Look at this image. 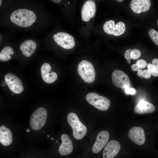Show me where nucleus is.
Masks as SVG:
<instances>
[{"instance_id":"obj_35","label":"nucleus","mask_w":158,"mask_h":158,"mask_svg":"<svg viewBox=\"0 0 158 158\" xmlns=\"http://www.w3.org/2000/svg\"><path fill=\"white\" fill-rule=\"evenodd\" d=\"M141 12H142L141 11H139L138 12V14L140 13Z\"/></svg>"},{"instance_id":"obj_23","label":"nucleus","mask_w":158,"mask_h":158,"mask_svg":"<svg viewBox=\"0 0 158 158\" xmlns=\"http://www.w3.org/2000/svg\"><path fill=\"white\" fill-rule=\"evenodd\" d=\"M141 56V52L138 49H133L132 50L131 56L132 59L136 60L139 58Z\"/></svg>"},{"instance_id":"obj_33","label":"nucleus","mask_w":158,"mask_h":158,"mask_svg":"<svg viewBox=\"0 0 158 158\" xmlns=\"http://www.w3.org/2000/svg\"><path fill=\"white\" fill-rule=\"evenodd\" d=\"M127 62L128 64H129L130 63V60H128L127 61Z\"/></svg>"},{"instance_id":"obj_25","label":"nucleus","mask_w":158,"mask_h":158,"mask_svg":"<svg viewBox=\"0 0 158 158\" xmlns=\"http://www.w3.org/2000/svg\"><path fill=\"white\" fill-rule=\"evenodd\" d=\"M142 76L145 79H148L151 77V74L148 70L145 69L143 71Z\"/></svg>"},{"instance_id":"obj_39","label":"nucleus","mask_w":158,"mask_h":158,"mask_svg":"<svg viewBox=\"0 0 158 158\" xmlns=\"http://www.w3.org/2000/svg\"><path fill=\"white\" fill-rule=\"evenodd\" d=\"M52 139L54 140V139H53V138H51V140H52Z\"/></svg>"},{"instance_id":"obj_5","label":"nucleus","mask_w":158,"mask_h":158,"mask_svg":"<svg viewBox=\"0 0 158 158\" xmlns=\"http://www.w3.org/2000/svg\"><path fill=\"white\" fill-rule=\"evenodd\" d=\"M86 99L90 104L100 110L106 111L110 106V102L108 98L96 93H88L86 96Z\"/></svg>"},{"instance_id":"obj_22","label":"nucleus","mask_w":158,"mask_h":158,"mask_svg":"<svg viewBox=\"0 0 158 158\" xmlns=\"http://www.w3.org/2000/svg\"><path fill=\"white\" fill-rule=\"evenodd\" d=\"M148 34L152 40L158 46V32L154 29H151L149 31Z\"/></svg>"},{"instance_id":"obj_26","label":"nucleus","mask_w":158,"mask_h":158,"mask_svg":"<svg viewBox=\"0 0 158 158\" xmlns=\"http://www.w3.org/2000/svg\"><path fill=\"white\" fill-rule=\"evenodd\" d=\"M132 50L130 49L126 50L124 53V57L125 59L128 60H130L132 58L131 56V52Z\"/></svg>"},{"instance_id":"obj_6","label":"nucleus","mask_w":158,"mask_h":158,"mask_svg":"<svg viewBox=\"0 0 158 158\" xmlns=\"http://www.w3.org/2000/svg\"><path fill=\"white\" fill-rule=\"evenodd\" d=\"M53 38L55 42L65 49H70L75 45V41L73 36L65 32H61L55 34Z\"/></svg>"},{"instance_id":"obj_18","label":"nucleus","mask_w":158,"mask_h":158,"mask_svg":"<svg viewBox=\"0 0 158 158\" xmlns=\"http://www.w3.org/2000/svg\"><path fill=\"white\" fill-rule=\"evenodd\" d=\"M36 47L35 42L29 40L25 41L20 46V49L23 54L27 57L30 56L34 53Z\"/></svg>"},{"instance_id":"obj_17","label":"nucleus","mask_w":158,"mask_h":158,"mask_svg":"<svg viewBox=\"0 0 158 158\" xmlns=\"http://www.w3.org/2000/svg\"><path fill=\"white\" fill-rule=\"evenodd\" d=\"M155 110V107L152 104L145 101L140 102L134 108L135 113L139 114L152 113Z\"/></svg>"},{"instance_id":"obj_10","label":"nucleus","mask_w":158,"mask_h":158,"mask_svg":"<svg viewBox=\"0 0 158 158\" xmlns=\"http://www.w3.org/2000/svg\"><path fill=\"white\" fill-rule=\"evenodd\" d=\"M128 136L134 143L138 145H142L145 142L144 131L140 127L134 126L131 128L128 133Z\"/></svg>"},{"instance_id":"obj_9","label":"nucleus","mask_w":158,"mask_h":158,"mask_svg":"<svg viewBox=\"0 0 158 158\" xmlns=\"http://www.w3.org/2000/svg\"><path fill=\"white\" fill-rule=\"evenodd\" d=\"M112 82L117 87L124 89L129 87L130 80L128 76L123 71L115 70L112 73Z\"/></svg>"},{"instance_id":"obj_2","label":"nucleus","mask_w":158,"mask_h":158,"mask_svg":"<svg viewBox=\"0 0 158 158\" xmlns=\"http://www.w3.org/2000/svg\"><path fill=\"white\" fill-rule=\"evenodd\" d=\"M67 120L73 129L74 137L78 140L82 139L87 133V128L80 120L77 115L74 113H70L67 115Z\"/></svg>"},{"instance_id":"obj_32","label":"nucleus","mask_w":158,"mask_h":158,"mask_svg":"<svg viewBox=\"0 0 158 158\" xmlns=\"http://www.w3.org/2000/svg\"><path fill=\"white\" fill-rule=\"evenodd\" d=\"M116 1H118L119 2H121L123 1V0H117Z\"/></svg>"},{"instance_id":"obj_19","label":"nucleus","mask_w":158,"mask_h":158,"mask_svg":"<svg viewBox=\"0 0 158 158\" xmlns=\"http://www.w3.org/2000/svg\"><path fill=\"white\" fill-rule=\"evenodd\" d=\"M12 133L8 128L4 126L0 127V142L4 146L10 145L12 142Z\"/></svg>"},{"instance_id":"obj_24","label":"nucleus","mask_w":158,"mask_h":158,"mask_svg":"<svg viewBox=\"0 0 158 158\" xmlns=\"http://www.w3.org/2000/svg\"><path fill=\"white\" fill-rule=\"evenodd\" d=\"M136 64L141 68H145L147 65L146 61L142 59L138 60L136 62Z\"/></svg>"},{"instance_id":"obj_34","label":"nucleus","mask_w":158,"mask_h":158,"mask_svg":"<svg viewBox=\"0 0 158 158\" xmlns=\"http://www.w3.org/2000/svg\"><path fill=\"white\" fill-rule=\"evenodd\" d=\"M1 1H2L1 0H0V6H1Z\"/></svg>"},{"instance_id":"obj_11","label":"nucleus","mask_w":158,"mask_h":158,"mask_svg":"<svg viewBox=\"0 0 158 158\" xmlns=\"http://www.w3.org/2000/svg\"><path fill=\"white\" fill-rule=\"evenodd\" d=\"M96 10L95 3L92 0L86 1L84 4L81 11L82 20L88 22L95 15Z\"/></svg>"},{"instance_id":"obj_42","label":"nucleus","mask_w":158,"mask_h":158,"mask_svg":"<svg viewBox=\"0 0 158 158\" xmlns=\"http://www.w3.org/2000/svg\"><path fill=\"white\" fill-rule=\"evenodd\" d=\"M56 142H58V141H56Z\"/></svg>"},{"instance_id":"obj_44","label":"nucleus","mask_w":158,"mask_h":158,"mask_svg":"<svg viewBox=\"0 0 158 158\" xmlns=\"http://www.w3.org/2000/svg\"><path fill=\"white\" fill-rule=\"evenodd\" d=\"M43 132H44V131H43Z\"/></svg>"},{"instance_id":"obj_30","label":"nucleus","mask_w":158,"mask_h":158,"mask_svg":"<svg viewBox=\"0 0 158 158\" xmlns=\"http://www.w3.org/2000/svg\"><path fill=\"white\" fill-rule=\"evenodd\" d=\"M53 2L56 3H58L61 1V0H51Z\"/></svg>"},{"instance_id":"obj_27","label":"nucleus","mask_w":158,"mask_h":158,"mask_svg":"<svg viewBox=\"0 0 158 158\" xmlns=\"http://www.w3.org/2000/svg\"><path fill=\"white\" fill-rule=\"evenodd\" d=\"M125 89L126 92L127 94L134 95L135 93V90L133 88H130L129 87H126Z\"/></svg>"},{"instance_id":"obj_15","label":"nucleus","mask_w":158,"mask_h":158,"mask_svg":"<svg viewBox=\"0 0 158 158\" xmlns=\"http://www.w3.org/2000/svg\"><path fill=\"white\" fill-rule=\"evenodd\" d=\"M62 141L59 149L61 156L68 155L71 153L73 150V145L71 140L68 135L63 134L61 137Z\"/></svg>"},{"instance_id":"obj_28","label":"nucleus","mask_w":158,"mask_h":158,"mask_svg":"<svg viewBox=\"0 0 158 158\" xmlns=\"http://www.w3.org/2000/svg\"><path fill=\"white\" fill-rule=\"evenodd\" d=\"M131 67L132 70L134 71H138L140 68L136 64L132 65Z\"/></svg>"},{"instance_id":"obj_21","label":"nucleus","mask_w":158,"mask_h":158,"mask_svg":"<svg viewBox=\"0 0 158 158\" xmlns=\"http://www.w3.org/2000/svg\"><path fill=\"white\" fill-rule=\"evenodd\" d=\"M152 64L149 63L147 64V68L153 76H158V59L155 58L152 61Z\"/></svg>"},{"instance_id":"obj_37","label":"nucleus","mask_w":158,"mask_h":158,"mask_svg":"<svg viewBox=\"0 0 158 158\" xmlns=\"http://www.w3.org/2000/svg\"><path fill=\"white\" fill-rule=\"evenodd\" d=\"M157 25H158V19L157 20Z\"/></svg>"},{"instance_id":"obj_1","label":"nucleus","mask_w":158,"mask_h":158,"mask_svg":"<svg viewBox=\"0 0 158 158\" xmlns=\"http://www.w3.org/2000/svg\"><path fill=\"white\" fill-rule=\"evenodd\" d=\"M11 21L17 25L23 27L30 26L35 21L36 16L32 11L24 9H19L14 11L10 17Z\"/></svg>"},{"instance_id":"obj_12","label":"nucleus","mask_w":158,"mask_h":158,"mask_svg":"<svg viewBox=\"0 0 158 158\" xmlns=\"http://www.w3.org/2000/svg\"><path fill=\"white\" fill-rule=\"evenodd\" d=\"M109 137V132L106 130L99 132L97 135L96 141L92 146V151L94 153L99 152L108 142Z\"/></svg>"},{"instance_id":"obj_38","label":"nucleus","mask_w":158,"mask_h":158,"mask_svg":"<svg viewBox=\"0 0 158 158\" xmlns=\"http://www.w3.org/2000/svg\"><path fill=\"white\" fill-rule=\"evenodd\" d=\"M70 3V2H68V4H69Z\"/></svg>"},{"instance_id":"obj_16","label":"nucleus","mask_w":158,"mask_h":158,"mask_svg":"<svg viewBox=\"0 0 158 158\" xmlns=\"http://www.w3.org/2000/svg\"><path fill=\"white\" fill-rule=\"evenodd\" d=\"M151 5L150 0H132L130 4V7L134 12L138 13L139 11L142 12L147 11Z\"/></svg>"},{"instance_id":"obj_40","label":"nucleus","mask_w":158,"mask_h":158,"mask_svg":"<svg viewBox=\"0 0 158 158\" xmlns=\"http://www.w3.org/2000/svg\"><path fill=\"white\" fill-rule=\"evenodd\" d=\"M47 136L48 137H49V135H48Z\"/></svg>"},{"instance_id":"obj_8","label":"nucleus","mask_w":158,"mask_h":158,"mask_svg":"<svg viewBox=\"0 0 158 158\" xmlns=\"http://www.w3.org/2000/svg\"><path fill=\"white\" fill-rule=\"evenodd\" d=\"M4 79L10 90L13 92L19 94L23 91L22 81L15 75L8 73L5 75Z\"/></svg>"},{"instance_id":"obj_13","label":"nucleus","mask_w":158,"mask_h":158,"mask_svg":"<svg viewBox=\"0 0 158 158\" xmlns=\"http://www.w3.org/2000/svg\"><path fill=\"white\" fill-rule=\"evenodd\" d=\"M121 148L119 143L117 140H112L106 145L104 150L103 158H114L119 152Z\"/></svg>"},{"instance_id":"obj_3","label":"nucleus","mask_w":158,"mask_h":158,"mask_svg":"<svg viewBox=\"0 0 158 158\" xmlns=\"http://www.w3.org/2000/svg\"><path fill=\"white\" fill-rule=\"evenodd\" d=\"M77 70L78 74L85 82L90 83L95 81V71L90 62L86 60L81 61L78 66Z\"/></svg>"},{"instance_id":"obj_41","label":"nucleus","mask_w":158,"mask_h":158,"mask_svg":"<svg viewBox=\"0 0 158 158\" xmlns=\"http://www.w3.org/2000/svg\"><path fill=\"white\" fill-rule=\"evenodd\" d=\"M12 94L13 95L14 94L13 93Z\"/></svg>"},{"instance_id":"obj_4","label":"nucleus","mask_w":158,"mask_h":158,"mask_svg":"<svg viewBox=\"0 0 158 158\" xmlns=\"http://www.w3.org/2000/svg\"><path fill=\"white\" fill-rule=\"evenodd\" d=\"M47 114L46 109L41 107L35 110L30 118V125L33 130H37L41 128L45 124Z\"/></svg>"},{"instance_id":"obj_20","label":"nucleus","mask_w":158,"mask_h":158,"mask_svg":"<svg viewBox=\"0 0 158 158\" xmlns=\"http://www.w3.org/2000/svg\"><path fill=\"white\" fill-rule=\"evenodd\" d=\"M14 54L12 48L9 46H6L2 50L0 53V60L3 61H7L11 58L10 55Z\"/></svg>"},{"instance_id":"obj_43","label":"nucleus","mask_w":158,"mask_h":158,"mask_svg":"<svg viewBox=\"0 0 158 158\" xmlns=\"http://www.w3.org/2000/svg\"><path fill=\"white\" fill-rule=\"evenodd\" d=\"M66 6V4H65V6Z\"/></svg>"},{"instance_id":"obj_31","label":"nucleus","mask_w":158,"mask_h":158,"mask_svg":"<svg viewBox=\"0 0 158 158\" xmlns=\"http://www.w3.org/2000/svg\"><path fill=\"white\" fill-rule=\"evenodd\" d=\"M30 131V130L29 129H28L26 130V132L28 133V132H29Z\"/></svg>"},{"instance_id":"obj_29","label":"nucleus","mask_w":158,"mask_h":158,"mask_svg":"<svg viewBox=\"0 0 158 158\" xmlns=\"http://www.w3.org/2000/svg\"><path fill=\"white\" fill-rule=\"evenodd\" d=\"M143 73V71L142 69H139L137 72V75L139 76L142 75Z\"/></svg>"},{"instance_id":"obj_7","label":"nucleus","mask_w":158,"mask_h":158,"mask_svg":"<svg viewBox=\"0 0 158 158\" xmlns=\"http://www.w3.org/2000/svg\"><path fill=\"white\" fill-rule=\"evenodd\" d=\"M103 30L106 33L118 36L123 34L125 32L126 27L124 23L119 22L115 24L113 20L106 21L104 25Z\"/></svg>"},{"instance_id":"obj_36","label":"nucleus","mask_w":158,"mask_h":158,"mask_svg":"<svg viewBox=\"0 0 158 158\" xmlns=\"http://www.w3.org/2000/svg\"><path fill=\"white\" fill-rule=\"evenodd\" d=\"M140 78H142L143 77L142 76H140Z\"/></svg>"},{"instance_id":"obj_14","label":"nucleus","mask_w":158,"mask_h":158,"mask_svg":"<svg viewBox=\"0 0 158 158\" xmlns=\"http://www.w3.org/2000/svg\"><path fill=\"white\" fill-rule=\"evenodd\" d=\"M51 67L47 63L43 64L41 68V72L43 80L46 83H51L54 82L57 79L56 73L51 71Z\"/></svg>"}]
</instances>
